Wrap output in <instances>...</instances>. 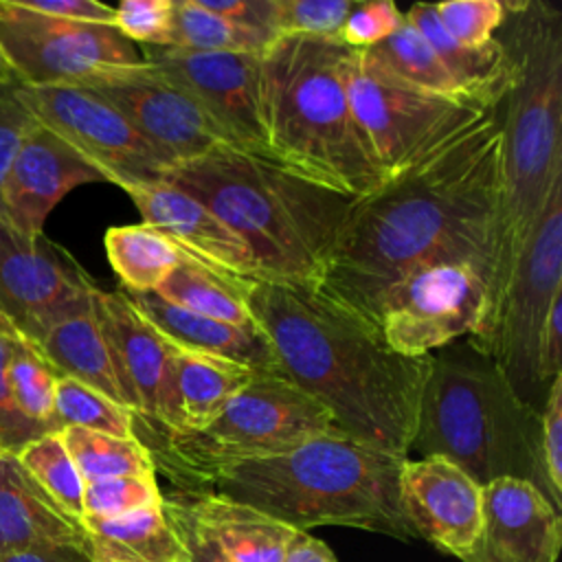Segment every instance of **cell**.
<instances>
[{
  "label": "cell",
  "mask_w": 562,
  "mask_h": 562,
  "mask_svg": "<svg viewBox=\"0 0 562 562\" xmlns=\"http://www.w3.org/2000/svg\"><path fill=\"white\" fill-rule=\"evenodd\" d=\"M501 149V116L492 110L356 198L318 290L373 323L382 292L426 261L476 259L487 270Z\"/></svg>",
  "instance_id": "obj_1"
},
{
  "label": "cell",
  "mask_w": 562,
  "mask_h": 562,
  "mask_svg": "<svg viewBox=\"0 0 562 562\" xmlns=\"http://www.w3.org/2000/svg\"><path fill=\"white\" fill-rule=\"evenodd\" d=\"M246 301L288 380L351 439L408 459L435 356L395 353L373 323L316 285L257 279Z\"/></svg>",
  "instance_id": "obj_2"
},
{
  "label": "cell",
  "mask_w": 562,
  "mask_h": 562,
  "mask_svg": "<svg viewBox=\"0 0 562 562\" xmlns=\"http://www.w3.org/2000/svg\"><path fill=\"white\" fill-rule=\"evenodd\" d=\"M501 44L514 83L501 101V187L490 233L485 303L476 345L505 294L514 268L555 191L562 189V15L544 2H503Z\"/></svg>",
  "instance_id": "obj_3"
},
{
  "label": "cell",
  "mask_w": 562,
  "mask_h": 562,
  "mask_svg": "<svg viewBox=\"0 0 562 562\" xmlns=\"http://www.w3.org/2000/svg\"><path fill=\"white\" fill-rule=\"evenodd\" d=\"M162 180L213 211L250 248L263 279L316 288L356 200L228 145L171 167Z\"/></svg>",
  "instance_id": "obj_4"
},
{
  "label": "cell",
  "mask_w": 562,
  "mask_h": 562,
  "mask_svg": "<svg viewBox=\"0 0 562 562\" xmlns=\"http://www.w3.org/2000/svg\"><path fill=\"white\" fill-rule=\"evenodd\" d=\"M402 461L331 432L279 454L220 465L189 492L246 503L299 531L340 525L411 540L417 536L400 501Z\"/></svg>",
  "instance_id": "obj_5"
},
{
  "label": "cell",
  "mask_w": 562,
  "mask_h": 562,
  "mask_svg": "<svg viewBox=\"0 0 562 562\" xmlns=\"http://www.w3.org/2000/svg\"><path fill=\"white\" fill-rule=\"evenodd\" d=\"M351 48L334 37L281 35L259 55V119L270 160L349 198L384 178L345 86Z\"/></svg>",
  "instance_id": "obj_6"
},
{
  "label": "cell",
  "mask_w": 562,
  "mask_h": 562,
  "mask_svg": "<svg viewBox=\"0 0 562 562\" xmlns=\"http://www.w3.org/2000/svg\"><path fill=\"white\" fill-rule=\"evenodd\" d=\"M538 422L540 413L512 393L492 362L435 358L411 452L443 457L481 487L494 479L514 476L542 492Z\"/></svg>",
  "instance_id": "obj_7"
},
{
  "label": "cell",
  "mask_w": 562,
  "mask_h": 562,
  "mask_svg": "<svg viewBox=\"0 0 562 562\" xmlns=\"http://www.w3.org/2000/svg\"><path fill=\"white\" fill-rule=\"evenodd\" d=\"M331 432L342 430L310 393L281 373H257L204 428L167 432L158 461L193 487L220 465L279 454Z\"/></svg>",
  "instance_id": "obj_8"
},
{
  "label": "cell",
  "mask_w": 562,
  "mask_h": 562,
  "mask_svg": "<svg viewBox=\"0 0 562 562\" xmlns=\"http://www.w3.org/2000/svg\"><path fill=\"white\" fill-rule=\"evenodd\" d=\"M345 86L356 123L382 178H391L487 112L457 99L419 90L375 64L367 50L349 53Z\"/></svg>",
  "instance_id": "obj_9"
},
{
  "label": "cell",
  "mask_w": 562,
  "mask_h": 562,
  "mask_svg": "<svg viewBox=\"0 0 562 562\" xmlns=\"http://www.w3.org/2000/svg\"><path fill=\"white\" fill-rule=\"evenodd\" d=\"M558 296H562V189L547 202L485 336L474 345L512 393L536 413L547 397L538 380V345Z\"/></svg>",
  "instance_id": "obj_10"
},
{
  "label": "cell",
  "mask_w": 562,
  "mask_h": 562,
  "mask_svg": "<svg viewBox=\"0 0 562 562\" xmlns=\"http://www.w3.org/2000/svg\"><path fill=\"white\" fill-rule=\"evenodd\" d=\"M485 303V266L476 259H432L378 299L373 323L384 342L404 358L432 356L448 342L472 336Z\"/></svg>",
  "instance_id": "obj_11"
},
{
  "label": "cell",
  "mask_w": 562,
  "mask_h": 562,
  "mask_svg": "<svg viewBox=\"0 0 562 562\" xmlns=\"http://www.w3.org/2000/svg\"><path fill=\"white\" fill-rule=\"evenodd\" d=\"M37 123L66 140L103 182L123 191L160 182L169 165L105 101L70 83L4 88Z\"/></svg>",
  "instance_id": "obj_12"
},
{
  "label": "cell",
  "mask_w": 562,
  "mask_h": 562,
  "mask_svg": "<svg viewBox=\"0 0 562 562\" xmlns=\"http://www.w3.org/2000/svg\"><path fill=\"white\" fill-rule=\"evenodd\" d=\"M0 48L24 86L70 83L101 68L143 64L140 48L112 24L48 18L0 0Z\"/></svg>",
  "instance_id": "obj_13"
},
{
  "label": "cell",
  "mask_w": 562,
  "mask_h": 562,
  "mask_svg": "<svg viewBox=\"0 0 562 562\" xmlns=\"http://www.w3.org/2000/svg\"><path fill=\"white\" fill-rule=\"evenodd\" d=\"M112 105L171 167L228 145V138L178 83L149 64L112 66L70 81Z\"/></svg>",
  "instance_id": "obj_14"
},
{
  "label": "cell",
  "mask_w": 562,
  "mask_h": 562,
  "mask_svg": "<svg viewBox=\"0 0 562 562\" xmlns=\"http://www.w3.org/2000/svg\"><path fill=\"white\" fill-rule=\"evenodd\" d=\"M92 288L57 244L26 237L0 220V316L22 338L40 345L59 321L90 307Z\"/></svg>",
  "instance_id": "obj_15"
},
{
  "label": "cell",
  "mask_w": 562,
  "mask_h": 562,
  "mask_svg": "<svg viewBox=\"0 0 562 562\" xmlns=\"http://www.w3.org/2000/svg\"><path fill=\"white\" fill-rule=\"evenodd\" d=\"M143 61L187 90L235 149L268 158L259 119V55L138 46Z\"/></svg>",
  "instance_id": "obj_16"
},
{
  "label": "cell",
  "mask_w": 562,
  "mask_h": 562,
  "mask_svg": "<svg viewBox=\"0 0 562 562\" xmlns=\"http://www.w3.org/2000/svg\"><path fill=\"white\" fill-rule=\"evenodd\" d=\"M92 312L108 342L127 406L147 422L173 430L171 362L178 351L125 290L92 288Z\"/></svg>",
  "instance_id": "obj_17"
},
{
  "label": "cell",
  "mask_w": 562,
  "mask_h": 562,
  "mask_svg": "<svg viewBox=\"0 0 562 562\" xmlns=\"http://www.w3.org/2000/svg\"><path fill=\"white\" fill-rule=\"evenodd\" d=\"M560 512L529 481L501 476L481 487V527L461 562H555Z\"/></svg>",
  "instance_id": "obj_18"
},
{
  "label": "cell",
  "mask_w": 562,
  "mask_h": 562,
  "mask_svg": "<svg viewBox=\"0 0 562 562\" xmlns=\"http://www.w3.org/2000/svg\"><path fill=\"white\" fill-rule=\"evenodd\" d=\"M400 501L417 538L459 560L481 527V485L443 457L404 459Z\"/></svg>",
  "instance_id": "obj_19"
},
{
  "label": "cell",
  "mask_w": 562,
  "mask_h": 562,
  "mask_svg": "<svg viewBox=\"0 0 562 562\" xmlns=\"http://www.w3.org/2000/svg\"><path fill=\"white\" fill-rule=\"evenodd\" d=\"M88 182H103V178L66 140L35 121L4 176V222L26 237H40L57 202Z\"/></svg>",
  "instance_id": "obj_20"
},
{
  "label": "cell",
  "mask_w": 562,
  "mask_h": 562,
  "mask_svg": "<svg viewBox=\"0 0 562 562\" xmlns=\"http://www.w3.org/2000/svg\"><path fill=\"white\" fill-rule=\"evenodd\" d=\"M145 224L162 233L184 257L226 277L263 279L250 248L200 200L160 180L125 191Z\"/></svg>",
  "instance_id": "obj_21"
},
{
  "label": "cell",
  "mask_w": 562,
  "mask_h": 562,
  "mask_svg": "<svg viewBox=\"0 0 562 562\" xmlns=\"http://www.w3.org/2000/svg\"><path fill=\"white\" fill-rule=\"evenodd\" d=\"M231 562H283L299 529L213 492H189L171 498Z\"/></svg>",
  "instance_id": "obj_22"
},
{
  "label": "cell",
  "mask_w": 562,
  "mask_h": 562,
  "mask_svg": "<svg viewBox=\"0 0 562 562\" xmlns=\"http://www.w3.org/2000/svg\"><path fill=\"white\" fill-rule=\"evenodd\" d=\"M53 544L90 542L83 525L35 483L15 454H0V553Z\"/></svg>",
  "instance_id": "obj_23"
},
{
  "label": "cell",
  "mask_w": 562,
  "mask_h": 562,
  "mask_svg": "<svg viewBox=\"0 0 562 562\" xmlns=\"http://www.w3.org/2000/svg\"><path fill=\"white\" fill-rule=\"evenodd\" d=\"M130 296L173 345L244 364L257 373H281L274 349L259 327H235L193 314L156 292Z\"/></svg>",
  "instance_id": "obj_24"
},
{
  "label": "cell",
  "mask_w": 562,
  "mask_h": 562,
  "mask_svg": "<svg viewBox=\"0 0 562 562\" xmlns=\"http://www.w3.org/2000/svg\"><path fill=\"white\" fill-rule=\"evenodd\" d=\"M404 18L422 33L474 105L485 112L501 105L514 83V61L498 37L485 46H461L448 37L437 20L435 4L428 2L413 4Z\"/></svg>",
  "instance_id": "obj_25"
},
{
  "label": "cell",
  "mask_w": 562,
  "mask_h": 562,
  "mask_svg": "<svg viewBox=\"0 0 562 562\" xmlns=\"http://www.w3.org/2000/svg\"><path fill=\"white\" fill-rule=\"evenodd\" d=\"M255 375L244 364L178 347L171 362V432L204 428Z\"/></svg>",
  "instance_id": "obj_26"
},
{
  "label": "cell",
  "mask_w": 562,
  "mask_h": 562,
  "mask_svg": "<svg viewBox=\"0 0 562 562\" xmlns=\"http://www.w3.org/2000/svg\"><path fill=\"white\" fill-rule=\"evenodd\" d=\"M37 347L59 375L72 378L108 395L110 400L127 406L123 386L116 378V371L110 358L108 342L92 312V303L90 307L59 321L42 338Z\"/></svg>",
  "instance_id": "obj_27"
},
{
  "label": "cell",
  "mask_w": 562,
  "mask_h": 562,
  "mask_svg": "<svg viewBox=\"0 0 562 562\" xmlns=\"http://www.w3.org/2000/svg\"><path fill=\"white\" fill-rule=\"evenodd\" d=\"M165 501V498H162ZM88 542L130 562H189V551L165 503L114 518L81 520Z\"/></svg>",
  "instance_id": "obj_28"
},
{
  "label": "cell",
  "mask_w": 562,
  "mask_h": 562,
  "mask_svg": "<svg viewBox=\"0 0 562 562\" xmlns=\"http://www.w3.org/2000/svg\"><path fill=\"white\" fill-rule=\"evenodd\" d=\"M248 283L250 281L226 277L182 255L180 263L156 294L206 318L235 327H257L246 301Z\"/></svg>",
  "instance_id": "obj_29"
},
{
  "label": "cell",
  "mask_w": 562,
  "mask_h": 562,
  "mask_svg": "<svg viewBox=\"0 0 562 562\" xmlns=\"http://www.w3.org/2000/svg\"><path fill=\"white\" fill-rule=\"evenodd\" d=\"M103 244L121 290L130 294L156 292L182 259V252L145 222L108 228Z\"/></svg>",
  "instance_id": "obj_30"
},
{
  "label": "cell",
  "mask_w": 562,
  "mask_h": 562,
  "mask_svg": "<svg viewBox=\"0 0 562 562\" xmlns=\"http://www.w3.org/2000/svg\"><path fill=\"white\" fill-rule=\"evenodd\" d=\"M367 53L375 64L386 68L391 75L400 77L402 81L419 90L472 103L461 83L448 72V68L435 55L430 44L406 18L402 20L393 35H389L378 46L367 48Z\"/></svg>",
  "instance_id": "obj_31"
},
{
  "label": "cell",
  "mask_w": 562,
  "mask_h": 562,
  "mask_svg": "<svg viewBox=\"0 0 562 562\" xmlns=\"http://www.w3.org/2000/svg\"><path fill=\"white\" fill-rule=\"evenodd\" d=\"M83 483L116 476H156L151 450L138 437H114L86 428L59 430Z\"/></svg>",
  "instance_id": "obj_32"
},
{
  "label": "cell",
  "mask_w": 562,
  "mask_h": 562,
  "mask_svg": "<svg viewBox=\"0 0 562 562\" xmlns=\"http://www.w3.org/2000/svg\"><path fill=\"white\" fill-rule=\"evenodd\" d=\"M277 37L226 20L200 0H176L171 46L206 53H248L261 55Z\"/></svg>",
  "instance_id": "obj_33"
},
{
  "label": "cell",
  "mask_w": 562,
  "mask_h": 562,
  "mask_svg": "<svg viewBox=\"0 0 562 562\" xmlns=\"http://www.w3.org/2000/svg\"><path fill=\"white\" fill-rule=\"evenodd\" d=\"M7 380L11 389V397L18 411L35 424L46 426L53 432H59L53 419L55 411V389L59 373L44 358L40 347L20 334L13 340Z\"/></svg>",
  "instance_id": "obj_34"
},
{
  "label": "cell",
  "mask_w": 562,
  "mask_h": 562,
  "mask_svg": "<svg viewBox=\"0 0 562 562\" xmlns=\"http://www.w3.org/2000/svg\"><path fill=\"white\" fill-rule=\"evenodd\" d=\"M53 419L57 430L75 426L114 437H136V415L132 408L64 375L57 380Z\"/></svg>",
  "instance_id": "obj_35"
},
{
  "label": "cell",
  "mask_w": 562,
  "mask_h": 562,
  "mask_svg": "<svg viewBox=\"0 0 562 562\" xmlns=\"http://www.w3.org/2000/svg\"><path fill=\"white\" fill-rule=\"evenodd\" d=\"M20 463L35 483L75 520H83V479L70 459L61 435L48 432L29 443L20 454Z\"/></svg>",
  "instance_id": "obj_36"
},
{
  "label": "cell",
  "mask_w": 562,
  "mask_h": 562,
  "mask_svg": "<svg viewBox=\"0 0 562 562\" xmlns=\"http://www.w3.org/2000/svg\"><path fill=\"white\" fill-rule=\"evenodd\" d=\"M162 498L156 476H116L94 481L83 487V518H114L160 505Z\"/></svg>",
  "instance_id": "obj_37"
},
{
  "label": "cell",
  "mask_w": 562,
  "mask_h": 562,
  "mask_svg": "<svg viewBox=\"0 0 562 562\" xmlns=\"http://www.w3.org/2000/svg\"><path fill=\"white\" fill-rule=\"evenodd\" d=\"M435 13L452 42L485 46L505 20V4L501 0H446L435 4Z\"/></svg>",
  "instance_id": "obj_38"
},
{
  "label": "cell",
  "mask_w": 562,
  "mask_h": 562,
  "mask_svg": "<svg viewBox=\"0 0 562 562\" xmlns=\"http://www.w3.org/2000/svg\"><path fill=\"white\" fill-rule=\"evenodd\" d=\"M353 0H277L274 31L281 35H310L340 40Z\"/></svg>",
  "instance_id": "obj_39"
},
{
  "label": "cell",
  "mask_w": 562,
  "mask_h": 562,
  "mask_svg": "<svg viewBox=\"0 0 562 562\" xmlns=\"http://www.w3.org/2000/svg\"><path fill=\"white\" fill-rule=\"evenodd\" d=\"M538 468L542 494L560 512L562 507V373L547 389L538 422Z\"/></svg>",
  "instance_id": "obj_40"
},
{
  "label": "cell",
  "mask_w": 562,
  "mask_h": 562,
  "mask_svg": "<svg viewBox=\"0 0 562 562\" xmlns=\"http://www.w3.org/2000/svg\"><path fill=\"white\" fill-rule=\"evenodd\" d=\"M15 336H18V331L9 325L7 318L0 316V454L18 457L29 443H33L35 439H40L53 430L24 417L11 397V389H9V380H7V364H9V356H11Z\"/></svg>",
  "instance_id": "obj_41"
},
{
  "label": "cell",
  "mask_w": 562,
  "mask_h": 562,
  "mask_svg": "<svg viewBox=\"0 0 562 562\" xmlns=\"http://www.w3.org/2000/svg\"><path fill=\"white\" fill-rule=\"evenodd\" d=\"M176 0H123L114 7V29L136 46H171Z\"/></svg>",
  "instance_id": "obj_42"
},
{
  "label": "cell",
  "mask_w": 562,
  "mask_h": 562,
  "mask_svg": "<svg viewBox=\"0 0 562 562\" xmlns=\"http://www.w3.org/2000/svg\"><path fill=\"white\" fill-rule=\"evenodd\" d=\"M402 20L404 13L391 0L356 2V7L351 9L342 24L340 42L353 50L373 48L389 35H393Z\"/></svg>",
  "instance_id": "obj_43"
},
{
  "label": "cell",
  "mask_w": 562,
  "mask_h": 562,
  "mask_svg": "<svg viewBox=\"0 0 562 562\" xmlns=\"http://www.w3.org/2000/svg\"><path fill=\"white\" fill-rule=\"evenodd\" d=\"M35 123V119L7 92L0 90V220L4 222L2 184L11 167V160L20 147L22 136Z\"/></svg>",
  "instance_id": "obj_44"
},
{
  "label": "cell",
  "mask_w": 562,
  "mask_h": 562,
  "mask_svg": "<svg viewBox=\"0 0 562 562\" xmlns=\"http://www.w3.org/2000/svg\"><path fill=\"white\" fill-rule=\"evenodd\" d=\"M18 2L48 18L114 26V7H108L97 0H18Z\"/></svg>",
  "instance_id": "obj_45"
},
{
  "label": "cell",
  "mask_w": 562,
  "mask_h": 562,
  "mask_svg": "<svg viewBox=\"0 0 562 562\" xmlns=\"http://www.w3.org/2000/svg\"><path fill=\"white\" fill-rule=\"evenodd\" d=\"M202 7L209 11L233 20L237 24L263 31L272 37H277L274 31V13H277V0H200Z\"/></svg>",
  "instance_id": "obj_46"
},
{
  "label": "cell",
  "mask_w": 562,
  "mask_h": 562,
  "mask_svg": "<svg viewBox=\"0 0 562 562\" xmlns=\"http://www.w3.org/2000/svg\"><path fill=\"white\" fill-rule=\"evenodd\" d=\"M162 503H165V509L189 551V562H231L228 558L222 555V551L202 531H198L191 525V520L182 514V509L176 505V501L165 498Z\"/></svg>",
  "instance_id": "obj_47"
},
{
  "label": "cell",
  "mask_w": 562,
  "mask_h": 562,
  "mask_svg": "<svg viewBox=\"0 0 562 562\" xmlns=\"http://www.w3.org/2000/svg\"><path fill=\"white\" fill-rule=\"evenodd\" d=\"M0 562H92L90 544H53L0 553Z\"/></svg>",
  "instance_id": "obj_48"
},
{
  "label": "cell",
  "mask_w": 562,
  "mask_h": 562,
  "mask_svg": "<svg viewBox=\"0 0 562 562\" xmlns=\"http://www.w3.org/2000/svg\"><path fill=\"white\" fill-rule=\"evenodd\" d=\"M283 562H336V558L323 540L307 531H296L288 544Z\"/></svg>",
  "instance_id": "obj_49"
},
{
  "label": "cell",
  "mask_w": 562,
  "mask_h": 562,
  "mask_svg": "<svg viewBox=\"0 0 562 562\" xmlns=\"http://www.w3.org/2000/svg\"><path fill=\"white\" fill-rule=\"evenodd\" d=\"M15 83H20V81H18V77H15V72H13L11 64H9V59L4 57V53H2V48H0V90L11 88V86H15Z\"/></svg>",
  "instance_id": "obj_50"
},
{
  "label": "cell",
  "mask_w": 562,
  "mask_h": 562,
  "mask_svg": "<svg viewBox=\"0 0 562 562\" xmlns=\"http://www.w3.org/2000/svg\"><path fill=\"white\" fill-rule=\"evenodd\" d=\"M90 551H92V562H130V560H123V558H119V555H114V553H108V551H103V549L90 547Z\"/></svg>",
  "instance_id": "obj_51"
}]
</instances>
